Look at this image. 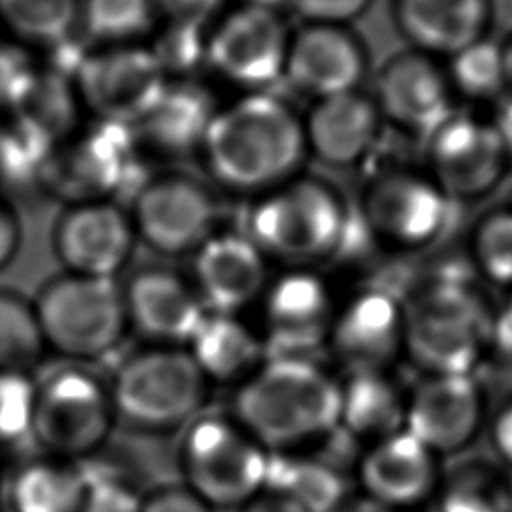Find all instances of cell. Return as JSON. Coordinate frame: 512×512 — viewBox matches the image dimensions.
<instances>
[{
	"instance_id": "obj_13",
	"label": "cell",
	"mask_w": 512,
	"mask_h": 512,
	"mask_svg": "<svg viewBox=\"0 0 512 512\" xmlns=\"http://www.w3.org/2000/svg\"><path fill=\"white\" fill-rule=\"evenodd\" d=\"M112 416L110 390L86 370L62 368L36 384L32 436L50 454H88L106 438Z\"/></svg>"
},
{
	"instance_id": "obj_37",
	"label": "cell",
	"mask_w": 512,
	"mask_h": 512,
	"mask_svg": "<svg viewBox=\"0 0 512 512\" xmlns=\"http://www.w3.org/2000/svg\"><path fill=\"white\" fill-rule=\"evenodd\" d=\"M56 148L54 140L22 114L0 118V176L4 180L14 184L46 180Z\"/></svg>"
},
{
	"instance_id": "obj_48",
	"label": "cell",
	"mask_w": 512,
	"mask_h": 512,
	"mask_svg": "<svg viewBox=\"0 0 512 512\" xmlns=\"http://www.w3.org/2000/svg\"><path fill=\"white\" fill-rule=\"evenodd\" d=\"M242 512H304L296 502L288 500L286 496H280L276 492L262 490L252 500L244 504Z\"/></svg>"
},
{
	"instance_id": "obj_5",
	"label": "cell",
	"mask_w": 512,
	"mask_h": 512,
	"mask_svg": "<svg viewBox=\"0 0 512 512\" xmlns=\"http://www.w3.org/2000/svg\"><path fill=\"white\" fill-rule=\"evenodd\" d=\"M32 302L46 346L70 358L108 354L128 328L116 278L62 272L48 278Z\"/></svg>"
},
{
	"instance_id": "obj_15",
	"label": "cell",
	"mask_w": 512,
	"mask_h": 512,
	"mask_svg": "<svg viewBox=\"0 0 512 512\" xmlns=\"http://www.w3.org/2000/svg\"><path fill=\"white\" fill-rule=\"evenodd\" d=\"M370 96L384 126L422 140L460 108L444 60L414 48L392 54L380 66Z\"/></svg>"
},
{
	"instance_id": "obj_45",
	"label": "cell",
	"mask_w": 512,
	"mask_h": 512,
	"mask_svg": "<svg viewBox=\"0 0 512 512\" xmlns=\"http://www.w3.org/2000/svg\"><path fill=\"white\" fill-rule=\"evenodd\" d=\"M138 512H210V506L190 488H162L140 502Z\"/></svg>"
},
{
	"instance_id": "obj_19",
	"label": "cell",
	"mask_w": 512,
	"mask_h": 512,
	"mask_svg": "<svg viewBox=\"0 0 512 512\" xmlns=\"http://www.w3.org/2000/svg\"><path fill=\"white\" fill-rule=\"evenodd\" d=\"M404 302L388 288L360 290L336 312L328 344L354 372H384L404 352Z\"/></svg>"
},
{
	"instance_id": "obj_11",
	"label": "cell",
	"mask_w": 512,
	"mask_h": 512,
	"mask_svg": "<svg viewBox=\"0 0 512 512\" xmlns=\"http://www.w3.org/2000/svg\"><path fill=\"white\" fill-rule=\"evenodd\" d=\"M128 214L140 242L176 258L194 254L216 234L218 202L192 174L162 172L138 182Z\"/></svg>"
},
{
	"instance_id": "obj_42",
	"label": "cell",
	"mask_w": 512,
	"mask_h": 512,
	"mask_svg": "<svg viewBox=\"0 0 512 512\" xmlns=\"http://www.w3.org/2000/svg\"><path fill=\"white\" fill-rule=\"evenodd\" d=\"M304 24H338L350 26L362 18L374 0H280Z\"/></svg>"
},
{
	"instance_id": "obj_43",
	"label": "cell",
	"mask_w": 512,
	"mask_h": 512,
	"mask_svg": "<svg viewBox=\"0 0 512 512\" xmlns=\"http://www.w3.org/2000/svg\"><path fill=\"white\" fill-rule=\"evenodd\" d=\"M84 500L80 512H138V496L120 480L84 474Z\"/></svg>"
},
{
	"instance_id": "obj_2",
	"label": "cell",
	"mask_w": 512,
	"mask_h": 512,
	"mask_svg": "<svg viewBox=\"0 0 512 512\" xmlns=\"http://www.w3.org/2000/svg\"><path fill=\"white\" fill-rule=\"evenodd\" d=\"M404 310V352L426 374H474L486 360L494 304L470 268L428 276Z\"/></svg>"
},
{
	"instance_id": "obj_40",
	"label": "cell",
	"mask_w": 512,
	"mask_h": 512,
	"mask_svg": "<svg viewBox=\"0 0 512 512\" xmlns=\"http://www.w3.org/2000/svg\"><path fill=\"white\" fill-rule=\"evenodd\" d=\"M36 384L26 372L0 370V444H14L32 434Z\"/></svg>"
},
{
	"instance_id": "obj_51",
	"label": "cell",
	"mask_w": 512,
	"mask_h": 512,
	"mask_svg": "<svg viewBox=\"0 0 512 512\" xmlns=\"http://www.w3.org/2000/svg\"><path fill=\"white\" fill-rule=\"evenodd\" d=\"M504 130H506V134L510 136V140H512V120L510 122H506V124H500Z\"/></svg>"
},
{
	"instance_id": "obj_20",
	"label": "cell",
	"mask_w": 512,
	"mask_h": 512,
	"mask_svg": "<svg viewBox=\"0 0 512 512\" xmlns=\"http://www.w3.org/2000/svg\"><path fill=\"white\" fill-rule=\"evenodd\" d=\"M264 336L272 356H306L328 342L336 316L330 290L312 272L282 274L264 294Z\"/></svg>"
},
{
	"instance_id": "obj_3",
	"label": "cell",
	"mask_w": 512,
	"mask_h": 512,
	"mask_svg": "<svg viewBox=\"0 0 512 512\" xmlns=\"http://www.w3.org/2000/svg\"><path fill=\"white\" fill-rule=\"evenodd\" d=\"M342 386L306 356H272L236 392V422L262 446L288 448L340 424Z\"/></svg>"
},
{
	"instance_id": "obj_31",
	"label": "cell",
	"mask_w": 512,
	"mask_h": 512,
	"mask_svg": "<svg viewBox=\"0 0 512 512\" xmlns=\"http://www.w3.org/2000/svg\"><path fill=\"white\" fill-rule=\"evenodd\" d=\"M264 490L286 496L304 512H334L344 504V480L326 462L270 454Z\"/></svg>"
},
{
	"instance_id": "obj_9",
	"label": "cell",
	"mask_w": 512,
	"mask_h": 512,
	"mask_svg": "<svg viewBox=\"0 0 512 512\" xmlns=\"http://www.w3.org/2000/svg\"><path fill=\"white\" fill-rule=\"evenodd\" d=\"M180 454L188 488L208 506L246 504L264 490L270 454L238 422L194 420Z\"/></svg>"
},
{
	"instance_id": "obj_34",
	"label": "cell",
	"mask_w": 512,
	"mask_h": 512,
	"mask_svg": "<svg viewBox=\"0 0 512 512\" xmlns=\"http://www.w3.org/2000/svg\"><path fill=\"white\" fill-rule=\"evenodd\" d=\"M0 24L24 44L56 48L80 28V0H0Z\"/></svg>"
},
{
	"instance_id": "obj_36",
	"label": "cell",
	"mask_w": 512,
	"mask_h": 512,
	"mask_svg": "<svg viewBox=\"0 0 512 512\" xmlns=\"http://www.w3.org/2000/svg\"><path fill=\"white\" fill-rule=\"evenodd\" d=\"M80 110L82 106L72 78H64L50 68H40L16 114L28 118L50 140H54L56 146H60L78 130Z\"/></svg>"
},
{
	"instance_id": "obj_23",
	"label": "cell",
	"mask_w": 512,
	"mask_h": 512,
	"mask_svg": "<svg viewBox=\"0 0 512 512\" xmlns=\"http://www.w3.org/2000/svg\"><path fill=\"white\" fill-rule=\"evenodd\" d=\"M392 22L408 48L448 60L492 36L494 0H392Z\"/></svg>"
},
{
	"instance_id": "obj_24",
	"label": "cell",
	"mask_w": 512,
	"mask_h": 512,
	"mask_svg": "<svg viewBox=\"0 0 512 512\" xmlns=\"http://www.w3.org/2000/svg\"><path fill=\"white\" fill-rule=\"evenodd\" d=\"M306 152L342 170L364 162L376 148L384 120L370 94L360 90L314 100L302 118Z\"/></svg>"
},
{
	"instance_id": "obj_30",
	"label": "cell",
	"mask_w": 512,
	"mask_h": 512,
	"mask_svg": "<svg viewBox=\"0 0 512 512\" xmlns=\"http://www.w3.org/2000/svg\"><path fill=\"white\" fill-rule=\"evenodd\" d=\"M84 474L64 462L34 460L22 464L8 480V512H80Z\"/></svg>"
},
{
	"instance_id": "obj_32",
	"label": "cell",
	"mask_w": 512,
	"mask_h": 512,
	"mask_svg": "<svg viewBox=\"0 0 512 512\" xmlns=\"http://www.w3.org/2000/svg\"><path fill=\"white\" fill-rule=\"evenodd\" d=\"M464 258L480 284L512 290V202L494 204L474 218Z\"/></svg>"
},
{
	"instance_id": "obj_41",
	"label": "cell",
	"mask_w": 512,
	"mask_h": 512,
	"mask_svg": "<svg viewBox=\"0 0 512 512\" xmlns=\"http://www.w3.org/2000/svg\"><path fill=\"white\" fill-rule=\"evenodd\" d=\"M38 70L26 50L0 46V118L20 110Z\"/></svg>"
},
{
	"instance_id": "obj_46",
	"label": "cell",
	"mask_w": 512,
	"mask_h": 512,
	"mask_svg": "<svg viewBox=\"0 0 512 512\" xmlns=\"http://www.w3.org/2000/svg\"><path fill=\"white\" fill-rule=\"evenodd\" d=\"M490 444L494 460L512 474V400H508L492 418Z\"/></svg>"
},
{
	"instance_id": "obj_52",
	"label": "cell",
	"mask_w": 512,
	"mask_h": 512,
	"mask_svg": "<svg viewBox=\"0 0 512 512\" xmlns=\"http://www.w3.org/2000/svg\"><path fill=\"white\" fill-rule=\"evenodd\" d=\"M510 512H512V504H510Z\"/></svg>"
},
{
	"instance_id": "obj_6",
	"label": "cell",
	"mask_w": 512,
	"mask_h": 512,
	"mask_svg": "<svg viewBox=\"0 0 512 512\" xmlns=\"http://www.w3.org/2000/svg\"><path fill=\"white\" fill-rule=\"evenodd\" d=\"M424 142V168L454 204L490 198L512 172V140L492 112L458 108Z\"/></svg>"
},
{
	"instance_id": "obj_50",
	"label": "cell",
	"mask_w": 512,
	"mask_h": 512,
	"mask_svg": "<svg viewBox=\"0 0 512 512\" xmlns=\"http://www.w3.org/2000/svg\"><path fill=\"white\" fill-rule=\"evenodd\" d=\"M500 52H502V64H504L508 96H512V30L500 40Z\"/></svg>"
},
{
	"instance_id": "obj_7",
	"label": "cell",
	"mask_w": 512,
	"mask_h": 512,
	"mask_svg": "<svg viewBox=\"0 0 512 512\" xmlns=\"http://www.w3.org/2000/svg\"><path fill=\"white\" fill-rule=\"evenodd\" d=\"M454 206L424 166H390L366 182L360 222L384 248L414 254L442 240Z\"/></svg>"
},
{
	"instance_id": "obj_18",
	"label": "cell",
	"mask_w": 512,
	"mask_h": 512,
	"mask_svg": "<svg viewBox=\"0 0 512 512\" xmlns=\"http://www.w3.org/2000/svg\"><path fill=\"white\" fill-rule=\"evenodd\" d=\"M370 68L362 38L350 26L302 24L286 54L284 80L312 100L360 90Z\"/></svg>"
},
{
	"instance_id": "obj_28",
	"label": "cell",
	"mask_w": 512,
	"mask_h": 512,
	"mask_svg": "<svg viewBox=\"0 0 512 512\" xmlns=\"http://www.w3.org/2000/svg\"><path fill=\"white\" fill-rule=\"evenodd\" d=\"M188 344L206 380H232L250 372L264 350V344L236 314L218 312H206Z\"/></svg>"
},
{
	"instance_id": "obj_33",
	"label": "cell",
	"mask_w": 512,
	"mask_h": 512,
	"mask_svg": "<svg viewBox=\"0 0 512 512\" xmlns=\"http://www.w3.org/2000/svg\"><path fill=\"white\" fill-rule=\"evenodd\" d=\"M448 80L460 108L486 110L508 96L500 40H480L444 60Z\"/></svg>"
},
{
	"instance_id": "obj_39",
	"label": "cell",
	"mask_w": 512,
	"mask_h": 512,
	"mask_svg": "<svg viewBox=\"0 0 512 512\" xmlns=\"http://www.w3.org/2000/svg\"><path fill=\"white\" fill-rule=\"evenodd\" d=\"M206 26L170 22L166 20L164 30L156 34V42L150 48L168 80H180L182 74L206 62Z\"/></svg>"
},
{
	"instance_id": "obj_12",
	"label": "cell",
	"mask_w": 512,
	"mask_h": 512,
	"mask_svg": "<svg viewBox=\"0 0 512 512\" xmlns=\"http://www.w3.org/2000/svg\"><path fill=\"white\" fill-rule=\"evenodd\" d=\"M290 36L274 4L246 0L220 14L208 30L206 64L220 78L250 94L264 92L284 78Z\"/></svg>"
},
{
	"instance_id": "obj_27",
	"label": "cell",
	"mask_w": 512,
	"mask_h": 512,
	"mask_svg": "<svg viewBox=\"0 0 512 512\" xmlns=\"http://www.w3.org/2000/svg\"><path fill=\"white\" fill-rule=\"evenodd\" d=\"M406 398L386 372H354L342 386L340 422L346 434L374 442L404 430Z\"/></svg>"
},
{
	"instance_id": "obj_47",
	"label": "cell",
	"mask_w": 512,
	"mask_h": 512,
	"mask_svg": "<svg viewBox=\"0 0 512 512\" xmlns=\"http://www.w3.org/2000/svg\"><path fill=\"white\" fill-rule=\"evenodd\" d=\"M22 244V228L16 212L0 202V270L12 264Z\"/></svg>"
},
{
	"instance_id": "obj_14",
	"label": "cell",
	"mask_w": 512,
	"mask_h": 512,
	"mask_svg": "<svg viewBox=\"0 0 512 512\" xmlns=\"http://www.w3.org/2000/svg\"><path fill=\"white\" fill-rule=\"evenodd\" d=\"M140 148L128 126L94 122L62 142L48 166L46 180L66 204L114 200L136 182Z\"/></svg>"
},
{
	"instance_id": "obj_8",
	"label": "cell",
	"mask_w": 512,
	"mask_h": 512,
	"mask_svg": "<svg viewBox=\"0 0 512 512\" xmlns=\"http://www.w3.org/2000/svg\"><path fill=\"white\" fill-rule=\"evenodd\" d=\"M206 376L188 350L160 346L136 352L110 388L114 412L142 428H172L202 406Z\"/></svg>"
},
{
	"instance_id": "obj_22",
	"label": "cell",
	"mask_w": 512,
	"mask_h": 512,
	"mask_svg": "<svg viewBox=\"0 0 512 512\" xmlns=\"http://www.w3.org/2000/svg\"><path fill=\"white\" fill-rule=\"evenodd\" d=\"M266 256L238 232H216L192 258V286L208 312L236 314L266 290Z\"/></svg>"
},
{
	"instance_id": "obj_17",
	"label": "cell",
	"mask_w": 512,
	"mask_h": 512,
	"mask_svg": "<svg viewBox=\"0 0 512 512\" xmlns=\"http://www.w3.org/2000/svg\"><path fill=\"white\" fill-rule=\"evenodd\" d=\"M482 422L484 392L474 374H426L406 398L404 430L438 458L464 452Z\"/></svg>"
},
{
	"instance_id": "obj_1",
	"label": "cell",
	"mask_w": 512,
	"mask_h": 512,
	"mask_svg": "<svg viewBox=\"0 0 512 512\" xmlns=\"http://www.w3.org/2000/svg\"><path fill=\"white\" fill-rule=\"evenodd\" d=\"M198 154L216 184L258 198L298 176L308 154L302 118L282 98L246 94L218 108Z\"/></svg>"
},
{
	"instance_id": "obj_4",
	"label": "cell",
	"mask_w": 512,
	"mask_h": 512,
	"mask_svg": "<svg viewBox=\"0 0 512 512\" xmlns=\"http://www.w3.org/2000/svg\"><path fill=\"white\" fill-rule=\"evenodd\" d=\"M350 224V210L332 184L298 174L254 200L244 234L266 258L306 266L334 256Z\"/></svg>"
},
{
	"instance_id": "obj_10",
	"label": "cell",
	"mask_w": 512,
	"mask_h": 512,
	"mask_svg": "<svg viewBox=\"0 0 512 512\" xmlns=\"http://www.w3.org/2000/svg\"><path fill=\"white\" fill-rule=\"evenodd\" d=\"M82 110L96 122L134 128L156 104L168 76L150 48L100 46L76 60L72 68Z\"/></svg>"
},
{
	"instance_id": "obj_16",
	"label": "cell",
	"mask_w": 512,
	"mask_h": 512,
	"mask_svg": "<svg viewBox=\"0 0 512 512\" xmlns=\"http://www.w3.org/2000/svg\"><path fill=\"white\" fill-rule=\"evenodd\" d=\"M136 242L128 210L114 200L68 202L50 232V246L62 272L96 278H116Z\"/></svg>"
},
{
	"instance_id": "obj_49",
	"label": "cell",
	"mask_w": 512,
	"mask_h": 512,
	"mask_svg": "<svg viewBox=\"0 0 512 512\" xmlns=\"http://www.w3.org/2000/svg\"><path fill=\"white\" fill-rule=\"evenodd\" d=\"M334 512H396V510H392V508H388V506H384V504L364 496V498H358V500H352V502H344Z\"/></svg>"
},
{
	"instance_id": "obj_35",
	"label": "cell",
	"mask_w": 512,
	"mask_h": 512,
	"mask_svg": "<svg viewBox=\"0 0 512 512\" xmlns=\"http://www.w3.org/2000/svg\"><path fill=\"white\" fill-rule=\"evenodd\" d=\"M154 0H80V28L100 46H130L152 34Z\"/></svg>"
},
{
	"instance_id": "obj_26",
	"label": "cell",
	"mask_w": 512,
	"mask_h": 512,
	"mask_svg": "<svg viewBox=\"0 0 512 512\" xmlns=\"http://www.w3.org/2000/svg\"><path fill=\"white\" fill-rule=\"evenodd\" d=\"M218 106L198 82L168 80L150 112L132 128L136 144L158 156L198 154Z\"/></svg>"
},
{
	"instance_id": "obj_44",
	"label": "cell",
	"mask_w": 512,
	"mask_h": 512,
	"mask_svg": "<svg viewBox=\"0 0 512 512\" xmlns=\"http://www.w3.org/2000/svg\"><path fill=\"white\" fill-rule=\"evenodd\" d=\"M228 0H154L158 16L170 22L206 26L218 18Z\"/></svg>"
},
{
	"instance_id": "obj_38",
	"label": "cell",
	"mask_w": 512,
	"mask_h": 512,
	"mask_svg": "<svg viewBox=\"0 0 512 512\" xmlns=\"http://www.w3.org/2000/svg\"><path fill=\"white\" fill-rule=\"evenodd\" d=\"M44 348L34 302L12 288H0V370L26 372Z\"/></svg>"
},
{
	"instance_id": "obj_25",
	"label": "cell",
	"mask_w": 512,
	"mask_h": 512,
	"mask_svg": "<svg viewBox=\"0 0 512 512\" xmlns=\"http://www.w3.org/2000/svg\"><path fill=\"white\" fill-rule=\"evenodd\" d=\"M360 482L366 496L392 508H408L436 494L440 484L438 456L406 430L372 444L360 458Z\"/></svg>"
},
{
	"instance_id": "obj_21",
	"label": "cell",
	"mask_w": 512,
	"mask_h": 512,
	"mask_svg": "<svg viewBox=\"0 0 512 512\" xmlns=\"http://www.w3.org/2000/svg\"><path fill=\"white\" fill-rule=\"evenodd\" d=\"M128 326L160 346L190 342L206 308L190 280L164 266L138 268L122 284Z\"/></svg>"
},
{
	"instance_id": "obj_29",
	"label": "cell",
	"mask_w": 512,
	"mask_h": 512,
	"mask_svg": "<svg viewBox=\"0 0 512 512\" xmlns=\"http://www.w3.org/2000/svg\"><path fill=\"white\" fill-rule=\"evenodd\" d=\"M438 512H510L512 474L486 456H462L438 484Z\"/></svg>"
}]
</instances>
